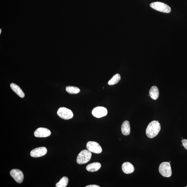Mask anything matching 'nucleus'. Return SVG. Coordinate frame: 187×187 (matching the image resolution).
I'll list each match as a JSON object with an SVG mask.
<instances>
[{"mask_svg":"<svg viewBox=\"0 0 187 187\" xmlns=\"http://www.w3.org/2000/svg\"><path fill=\"white\" fill-rule=\"evenodd\" d=\"M161 129V125L158 121H153L148 125L146 130L147 137L153 138L157 136Z\"/></svg>","mask_w":187,"mask_h":187,"instance_id":"nucleus-1","label":"nucleus"},{"mask_svg":"<svg viewBox=\"0 0 187 187\" xmlns=\"http://www.w3.org/2000/svg\"><path fill=\"white\" fill-rule=\"evenodd\" d=\"M92 154L88 150L84 149L79 153L76 161L79 164H83L89 162L91 160Z\"/></svg>","mask_w":187,"mask_h":187,"instance_id":"nucleus-2","label":"nucleus"},{"mask_svg":"<svg viewBox=\"0 0 187 187\" xmlns=\"http://www.w3.org/2000/svg\"><path fill=\"white\" fill-rule=\"evenodd\" d=\"M159 171L163 177H171L172 172L170 162H164L160 165Z\"/></svg>","mask_w":187,"mask_h":187,"instance_id":"nucleus-3","label":"nucleus"},{"mask_svg":"<svg viewBox=\"0 0 187 187\" xmlns=\"http://www.w3.org/2000/svg\"><path fill=\"white\" fill-rule=\"evenodd\" d=\"M151 7L158 11L168 13L171 11V8L167 4L160 2H155L150 4Z\"/></svg>","mask_w":187,"mask_h":187,"instance_id":"nucleus-4","label":"nucleus"},{"mask_svg":"<svg viewBox=\"0 0 187 187\" xmlns=\"http://www.w3.org/2000/svg\"><path fill=\"white\" fill-rule=\"evenodd\" d=\"M57 114L64 120L70 119L73 118L74 114L71 110L65 107H61L58 110Z\"/></svg>","mask_w":187,"mask_h":187,"instance_id":"nucleus-5","label":"nucleus"},{"mask_svg":"<svg viewBox=\"0 0 187 187\" xmlns=\"http://www.w3.org/2000/svg\"><path fill=\"white\" fill-rule=\"evenodd\" d=\"M86 148L88 150L92 153H102V149L100 145L98 142L90 141L87 143Z\"/></svg>","mask_w":187,"mask_h":187,"instance_id":"nucleus-6","label":"nucleus"},{"mask_svg":"<svg viewBox=\"0 0 187 187\" xmlns=\"http://www.w3.org/2000/svg\"><path fill=\"white\" fill-rule=\"evenodd\" d=\"M92 114L94 117L100 118L106 116L107 110L106 108L102 107H96L93 110Z\"/></svg>","mask_w":187,"mask_h":187,"instance_id":"nucleus-7","label":"nucleus"},{"mask_svg":"<svg viewBox=\"0 0 187 187\" xmlns=\"http://www.w3.org/2000/svg\"><path fill=\"white\" fill-rule=\"evenodd\" d=\"M10 175L17 183H21L24 179V174L22 171L18 169H13L10 171Z\"/></svg>","mask_w":187,"mask_h":187,"instance_id":"nucleus-8","label":"nucleus"},{"mask_svg":"<svg viewBox=\"0 0 187 187\" xmlns=\"http://www.w3.org/2000/svg\"><path fill=\"white\" fill-rule=\"evenodd\" d=\"M47 152V150L45 147H39L35 148L31 152L30 155L33 157L37 158L42 157Z\"/></svg>","mask_w":187,"mask_h":187,"instance_id":"nucleus-9","label":"nucleus"},{"mask_svg":"<svg viewBox=\"0 0 187 187\" xmlns=\"http://www.w3.org/2000/svg\"><path fill=\"white\" fill-rule=\"evenodd\" d=\"M51 134L50 131L44 127H39L35 131L34 135L35 137L38 138L48 137Z\"/></svg>","mask_w":187,"mask_h":187,"instance_id":"nucleus-10","label":"nucleus"},{"mask_svg":"<svg viewBox=\"0 0 187 187\" xmlns=\"http://www.w3.org/2000/svg\"><path fill=\"white\" fill-rule=\"evenodd\" d=\"M122 169L123 172L126 174L133 173L135 170L133 165L128 162H125L123 164Z\"/></svg>","mask_w":187,"mask_h":187,"instance_id":"nucleus-11","label":"nucleus"},{"mask_svg":"<svg viewBox=\"0 0 187 187\" xmlns=\"http://www.w3.org/2000/svg\"><path fill=\"white\" fill-rule=\"evenodd\" d=\"M10 86L13 91L16 94L20 97L24 98L25 96V94L24 93L22 90L21 89L18 85L15 84L14 83H11L10 85Z\"/></svg>","mask_w":187,"mask_h":187,"instance_id":"nucleus-12","label":"nucleus"},{"mask_svg":"<svg viewBox=\"0 0 187 187\" xmlns=\"http://www.w3.org/2000/svg\"><path fill=\"white\" fill-rule=\"evenodd\" d=\"M101 167V165L100 163L95 162L88 165L86 166V169L89 172H95L98 171Z\"/></svg>","mask_w":187,"mask_h":187,"instance_id":"nucleus-13","label":"nucleus"},{"mask_svg":"<svg viewBox=\"0 0 187 187\" xmlns=\"http://www.w3.org/2000/svg\"><path fill=\"white\" fill-rule=\"evenodd\" d=\"M121 131L123 135L128 136L130 133V124L128 121H125L123 123L121 126Z\"/></svg>","mask_w":187,"mask_h":187,"instance_id":"nucleus-14","label":"nucleus"},{"mask_svg":"<svg viewBox=\"0 0 187 187\" xmlns=\"http://www.w3.org/2000/svg\"><path fill=\"white\" fill-rule=\"evenodd\" d=\"M149 95L152 99L157 100L159 95V89L158 87L155 86L152 87L149 90Z\"/></svg>","mask_w":187,"mask_h":187,"instance_id":"nucleus-15","label":"nucleus"},{"mask_svg":"<svg viewBox=\"0 0 187 187\" xmlns=\"http://www.w3.org/2000/svg\"><path fill=\"white\" fill-rule=\"evenodd\" d=\"M121 76L120 74H116L112 77L110 80L108 84L110 85H113L117 83L121 80Z\"/></svg>","mask_w":187,"mask_h":187,"instance_id":"nucleus-16","label":"nucleus"},{"mask_svg":"<svg viewBox=\"0 0 187 187\" xmlns=\"http://www.w3.org/2000/svg\"><path fill=\"white\" fill-rule=\"evenodd\" d=\"M69 180L66 177H63L59 182L56 184V187H66L69 183Z\"/></svg>","mask_w":187,"mask_h":187,"instance_id":"nucleus-17","label":"nucleus"},{"mask_svg":"<svg viewBox=\"0 0 187 187\" xmlns=\"http://www.w3.org/2000/svg\"><path fill=\"white\" fill-rule=\"evenodd\" d=\"M66 91L70 94H77L80 92V90L77 87L68 86L66 87Z\"/></svg>","mask_w":187,"mask_h":187,"instance_id":"nucleus-18","label":"nucleus"},{"mask_svg":"<svg viewBox=\"0 0 187 187\" xmlns=\"http://www.w3.org/2000/svg\"><path fill=\"white\" fill-rule=\"evenodd\" d=\"M182 142L184 148L187 150V140L183 139L182 140Z\"/></svg>","mask_w":187,"mask_h":187,"instance_id":"nucleus-19","label":"nucleus"},{"mask_svg":"<svg viewBox=\"0 0 187 187\" xmlns=\"http://www.w3.org/2000/svg\"><path fill=\"white\" fill-rule=\"evenodd\" d=\"M86 187H100V186L96 185H91L86 186Z\"/></svg>","mask_w":187,"mask_h":187,"instance_id":"nucleus-20","label":"nucleus"},{"mask_svg":"<svg viewBox=\"0 0 187 187\" xmlns=\"http://www.w3.org/2000/svg\"><path fill=\"white\" fill-rule=\"evenodd\" d=\"M186 187H187V186H186Z\"/></svg>","mask_w":187,"mask_h":187,"instance_id":"nucleus-21","label":"nucleus"}]
</instances>
